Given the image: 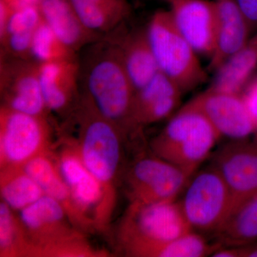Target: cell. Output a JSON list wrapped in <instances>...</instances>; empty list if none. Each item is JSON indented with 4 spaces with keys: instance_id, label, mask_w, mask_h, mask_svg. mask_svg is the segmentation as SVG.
Instances as JSON below:
<instances>
[{
    "instance_id": "30bf717a",
    "label": "cell",
    "mask_w": 257,
    "mask_h": 257,
    "mask_svg": "<svg viewBox=\"0 0 257 257\" xmlns=\"http://www.w3.org/2000/svg\"><path fill=\"white\" fill-rule=\"evenodd\" d=\"M211 157L210 165L222 176L231 192V213L257 192V133L230 140Z\"/></svg>"
},
{
    "instance_id": "8fae6325",
    "label": "cell",
    "mask_w": 257,
    "mask_h": 257,
    "mask_svg": "<svg viewBox=\"0 0 257 257\" xmlns=\"http://www.w3.org/2000/svg\"><path fill=\"white\" fill-rule=\"evenodd\" d=\"M1 94L5 107L32 116L46 117L49 110L42 94L39 63L36 61L3 56Z\"/></svg>"
},
{
    "instance_id": "e0dca14e",
    "label": "cell",
    "mask_w": 257,
    "mask_h": 257,
    "mask_svg": "<svg viewBox=\"0 0 257 257\" xmlns=\"http://www.w3.org/2000/svg\"><path fill=\"white\" fill-rule=\"evenodd\" d=\"M79 61L39 63V75L48 110L63 112L77 104L79 92Z\"/></svg>"
},
{
    "instance_id": "3957f363",
    "label": "cell",
    "mask_w": 257,
    "mask_h": 257,
    "mask_svg": "<svg viewBox=\"0 0 257 257\" xmlns=\"http://www.w3.org/2000/svg\"><path fill=\"white\" fill-rule=\"evenodd\" d=\"M80 145L77 151L114 207V182L121 160L123 131L103 116L85 94L80 96Z\"/></svg>"
},
{
    "instance_id": "603a6c76",
    "label": "cell",
    "mask_w": 257,
    "mask_h": 257,
    "mask_svg": "<svg viewBox=\"0 0 257 257\" xmlns=\"http://www.w3.org/2000/svg\"><path fill=\"white\" fill-rule=\"evenodd\" d=\"M0 179L3 202L13 210H23L45 195L36 181L23 167L3 169Z\"/></svg>"
},
{
    "instance_id": "5bb4252c",
    "label": "cell",
    "mask_w": 257,
    "mask_h": 257,
    "mask_svg": "<svg viewBox=\"0 0 257 257\" xmlns=\"http://www.w3.org/2000/svg\"><path fill=\"white\" fill-rule=\"evenodd\" d=\"M126 25V22L121 24L107 34V36L117 49L136 92L145 87L160 70L152 50L147 28H128Z\"/></svg>"
},
{
    "instance_id": "5b68a950",
    "label": "cell",
    "mask_w": 257,
    "mask_h": 257,
    "mask_svg": "<svg viewBox=\"0 0 257 257\" xmlns=\"http://www.w3.org/2000/svg\"><path fill=\"white\" fill-rule=\"evenodd\" d=\"M192 231L179 201L130 204L119 238L125 254L140 256L144 250Z\"/></svg>"
},
{
    "instance_id": "277c9868",
    "label": "cell",
    "mask_w": 257,
    "mask_h": 257,
    "mask_svg": "<svg viewBox=\"0 0 257 257\" xmlns=\"http://www.w3.org/2000/svg\"><path fill=\"white\" fill-rule=\"evenodd\" d=\"M147 31L159 70L182 92L194 90L207 80L197 52L179 32L170 10H158L152 15Z\"/></svg>"
},
{
    "instance_id": "f546056e",
    "label": "cell",
    "mask_w": 257,
    "mask_h": 257,
    "mask_svg": "<svg viewBox=\"0 0 257 257\" xmlns=\"http://www.w3.org/2000/svg\"><path fill=\"white\" fill-rule=\"evenodd\" d=\"M239 248V257H257V241Z\"/></svg>"
},
{
    "instance_id": "4fadbf2b",
    "label": "cell",
    "mask_w": 257,
    "mask_h": 257,
    "mask_svg": "<svg viewBox=\"0 0 257 257\" xmlns=\"http://www.w3.org/2000/svg\"><path fill=\"white\" fill-rule=\"evenodd\" d=\"M172 20L198 55L210 58L215 48L216 8L214 0H165Z\"/></svg>"
},
{
    "instance_id": "d4e9b609",
    "label": "cell",
    "mask_w": 257,
    "mask_h": 257,
    "mask_svg": "<svg viewBox=\"0 0 257 257\" xmlns=\"http://www.w3.org/2000/svg\"><path fill=\"white\" fill-rule=\"evenodd\" d=\"M31 57L38 63L77 59V53L65 46L57 38L43 18L34 32Z\"/></svg>"
},
{
    "instance_id": "52a82bcc",
    "label": "cell",
    "mask_w": 257,
    "mask_h": 257,
    "mask_svg": "<svg viewBox=\"0 0 257 257\" xmlns=\"http://www.w3.org/2000/svg\"><path fill=\"white\" fill-rule=\"evenodd\" d=\"M57 163L70 191L82 229L104 227L114 207L100 182L84 165L78 151L66 149L57 159Z\"/></svg>"
},
{
    "instance_id": "7c38bea8",
    "label": "cell",
    "mask_w": 257,
    "mask_h": 257,
    "mask_svg": "<svg viewBox=\"0 0 257 257\" xmlns=\"http://www.w3.org/2000/svg\"><path fill=\"white\" fill-rule=\"evenodd\" d=\"M188 102L206 116L221 138L240 140L255 134L241 93L209 87Z\"/></svg>"
},
{
    "instance_id": "7a4b0ae2",
    "label": "cell",
    "mask_w": 257,
    "mask_h": 257,
    "mask_svg": "<svg viewBox=\"0 0 257 257\" xmlns=\"http://www.w3.org/2000/svg\"><path fill=\"white\" fill-rule=\"evenodd\" d=\"M221 136L199 109L187 102L152 140V153L193 175Z\"/></svg>"
},
{
    "instance_id": "2e32d148",
    "label": "cell",
    "mask_w": 257,
    "mask_h": 257,
    "mask_svg": "<svg viewBox=\"0 0 257 257\" xmlns=\"http://www.w3.org/2000/svg\"><path fill=\"white\" fill-rule=\"evenodd\" d=\"M184 93L165 74L159 72L135 92L133 119L138 128L167 119L180 104Z\"/></svg>"
},
{
    "instance_id": "f1b7e54d",
    "label": "cell",
    "mask_w": 257,
    "mask_h": 257,
    "mask_svg": "<svg viewBox=\"0 0 257 257\" xmlns=\"http://www.w3.org/2000/svg\"><path fill=\"white\" fill-rule=\"evenodd\" d=\"M247 20L251 33L257 30V0H236Z\"/></svg>"
},
{
    "instance_id": "7402d4cb",
    "label": "cell",
    "mask_w": 257,
    "mask_h": 257,
    "mask_svg": "<svg viewBox=\"0 0 257 257\" xmlns=\"http://www.w3.org/2000/svg\"><path fill=\"white\" fill-rule=\"evenodd\" d=\"M214 235L223 246L241 247L257 241V192L239 204Z\"/></svg>"
},
{
    "instance_id": "44dd1931",
    "label": "cell",
    "mask_w": 257,
    "mask_h": 257,
    "mask_svg": "<svg viewBox=\"0 0 257 257\" xmlns=\"http://www.w3.org/2000/svg\"><path fill=\"white\" fill-rule=\"evenodd\" d=\"M257 68V30L239 52L216 71L210 86L224 92L241 94Z\"/></svg>"
},
{
    "instance_id": "8992f818",
    "label": "cell",
    "mask_w": 257,
    "mask_h": 257,
    "mask_svg": "<svg viewBox=\"0 0 257 257\" xmlns=\"http://www.w3.org/2000/svg\"><path fill=\"white\" fill-rule=\"evenodd\" d=\"M179 201L192 231L215 234L231 214L232 199L222 176L212 165L196 172Z\"/></svg>"
},
{
    "instance_id": "9a60e30c",
    "label": "cell",
    "mask_w": 257,
    "mask_h": 257,
    "mask_svg": "<svg viewBox=\"0 0 257 257\" xmlns=\"http://www.w3.org/2000/svg\"><path fill=\"white\" fill-rule=\"evenodd\" d=\"M216 8L215 48L208 69L216 72L242 49L252 35L236 0H214Z\"/></svg>"
},
{
    "instance_id": "83f0119b",
    "label": "cell",
    "mask_w": 257,
    "mask_h": 257,
    "mask_svg": "<svg viewBox=\"0 0 257 257\" xmlns=\"http://www.w3.org/2000/svg\"><path fill=\"white\" fill-rule=\"evenodd\" d=\"M250 119L257 133V75L253 76L241 92Z\"/></svg>"
},
{
    "instance_id": "cb8c5ba5",
    "label": "cell",
    "mask_w": 257,
    "mask_h": 257,
    "mask_svg": "<svg viewBox=\"0 0 257 257\" xmlns=\"http://www.w3.org/2000/svg\"><path fill=\"white\" fill-rule=\"evenodd\" d=\"M220 243H210L197 231H190L167 242L144 250L140 257H204L210 256Z\"/></svg>"
},
{
    "instance_id": "ffe728a7",
    "label": "cell",
    "mask_w": 257,
    "mask_h": 257,
    "mask_svg": "<svg viewBox=\"0 0 257 257\" xmlns=\"http://www.w3.org/2000/svg\"><path fill=\"white\" fill-rule=\"evenodd\" d=\"M83 25L97 35H107L131 15L127 0H69Z\"/></svg>"
},
{
    "instance_id": "6da1fadb",
    "label": "cell",
    "mask_w": 257,
    "mask_h": 257,
    "mask_svg": "<svg viewBox=\"0 0 257 257\" xmlns=\"http://www.w3.org/2000/svg\"><path fill=\"white\" fill-rule=\"evenodd\" d=\"M89 47L79 62V83L84 84V94L103 116L122 131L137 130L133 119L135 88L117 49L108 36Z\"/></svg>"
},
{
    "instance_id": "d6986e66",
    "label": "cell",
    "mask_w": 257,
    "mask_h": 257,
    "mask_svg": "<svg viewBox=\"0 0 257 257\" xmlns=\"http://www.w3.org/2000/svg\"><path fill=\"white\" fill-rule=\"evenodd\" d=\"M23 169L36 181L45 195L54 198L62 204L71 223L82 228L70 191L61 175L57 161L52 160L46 152L28 161Z\"/></svg>"
},
{
    "instance_id": "4316f807",
    "label": "cell",
    "mask_w": 257,
    "mask_h": 257,
    "mask_svg": "<svg viewBox=\"0 0 257 257\" xmlns=\"http://www.w3.org/2000/svg\"><path fill=\"white\" fill-rule=\"evenodd\" d=\"M42 16L37 5L12 10L9 19L0 39L14 32L35 31L41 23Z\"/></svg>"
},
{
    "instance_id": "484cf974",
    "label": "cell",
    "mask_w": 257,
    "mask_h": 257,
    "mask_svg": "<svg viewBox=\"0 0 257 257\" xmlns=\"http://www.w3.org/2000/svg\"><path fill=\"white\" fill-rule=\"evenodd\" d=\"M29 242L20 219L13 209L1 202L0 204V256H28Z\"/></svg>"
},
{
    "instance_id": "ac0fdd59",
    "label": "cell",
    "mask_w": 257,
    "mask_h": 257,
    "mask_svg": "<svg viewBox=\"0 0 257 257\" xmlns=\"http://www.w3.org/2000/svg\"><path fill=\"white\" fill-rule=\"evenodd\" d=\"M38 6L57 38L76 53L101 38L83 25L69 0H41Z\"/></svg>"
},
{
    "instance_id": "9c48e42d",
    "label": "cell",
    "mask_w": 257,
    "mask_h": 257,
    "mask_svg": "<svg viewBox=\"0 0 257 257\" xmlns=\"http://www.w3.org/2000/svg\"><path fill=\"white\" fill-rule=\"evenodd\" d=\"M192 177L154 154L141 157L134 162L126 178L131 204L177 200Z\"/></svg>"
},
{
    "instance_id": "ba28073f",
    "label": "cell",
    "mask_w": 257,
    "mask_h": 257,
    "mask_svg": "<svg viewBox=\"0 0 257 257\" xmlns=\"http://www.w3.org/2000/svg\"><path fill=\"white\" fill-rule=\"evenodd\" d=\"M49 128L46 118L19 112L2 106L0 114L1 170L23 167L47 152Z\"/></svg>"
}]
</instances>
